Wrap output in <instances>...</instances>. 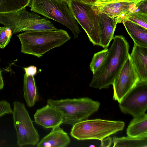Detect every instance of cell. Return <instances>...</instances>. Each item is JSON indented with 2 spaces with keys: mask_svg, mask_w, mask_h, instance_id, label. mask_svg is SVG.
<instances>
[{
  "mask_svg": "<svg viewBox=\"0 0 147 147\" xmlns=\"http://www.w3.org/2000/svg\"><path fill=\"white\" fill-rule=\"evenodd\" d=\"M99 30L100 46L107 48L113 39L117 23L116 19L103 13L97 14Z\"/></svg>",
  "mask_w": 147,
  "mask_h": 147,
  "instance_id": "4fadbf2b",
  "label": "cell"
},
{
  "mask_svg": "<svg viewBox=\"0 0 147 147\" xmlns=\"http://www.w3.org/2000/svg\"><path fill=\"white\" fill-rule=\"evenodd\" d=\"M51 131L37 144V147H64L68 145L70 139L67 133L58 126L52 128Z\"/></svg>",
  "mask_w": 147,
  "mask_h": 147,
  "instance_id": "9a60e30c",
  "label": "cell"
},
{
  "mask_svg": "<svg viewBox=\"0 0 147 147\" xmlns=\"http://www.w3.org/2000/svg\"><path fill=\"white\" fill-rule=\"evenodd\" d=\"M30 0H0V14L18 11L28 6Z\"/></svg>",
  "mask_w": 147,
  "mask_h": 147,
  "instance_id": "ffe728a7",
  "label": "cell"
},
{
  "mask_svg": "<svg viewBox=\"0 0 147 147\" xmlns=\"http://www.w3.org/2000/svg\"><path fill=\"white\" fill-rule=\"evenodd\" d=\"M123 113L133 117L145 113L147 109V82H140L119 103Z\"/></svg>",
  "mask_w": 147,
  "mask_h": 147,
  "instance_id": "30bf717a",
  "label": "cell"
},
{
  "mask_svg": "<svg viewBox=\"0 0 147 147\" xmlns=\"http://www.w3.org/2000/svg\"><path fill=\"white\" fill-rule=\"evenodd\" d=\"M129 56L141 81L147 82V47L134 43Z\"/></svg>",
  "mask_w": 147,
  "mask_h": 147,
  "instance_id": "5bb4252c",
  "label": "cell"
},
{
  "mask_svg": "<svg viewBox=\"0 0 147 147\" xmlns=\"http://www.w3.org/2000/svg\"><path fill=\"white\" fill-rule=\"evenodd\" d=\"M25 74L28 76H34L37 72V69L36 67L31 65L29 67L24 68Z\"/></svg>",
  "mask_w": 147,
  "mask_h": 147,
  "instance_id": "484cf974",
  "label": "cell"
},
{
  "mask_svg": "<svg viewBox=\"0 0 147 147\" xmlns=\"http://www.w3.org/2000/svg\"><path fill=\"white\" fill-rule=\"evenodd\" d=\"M121 0H96V2L94 3L97 4L109 3L113 2L120 1Z\"/></svg>",
  "mask_w": 147,
  "mask_h": 147,
  "instance_id": "83f0119b",
  "label": "cell"
},
{
  "mask_svg": "<svg viewBox=\"0 0 147 147\" xmlns=\"http://www.w3.org/2000/svg\"><path fill=\"white\" fill-rule=\"evenodd\" d=\"M35 122L44 128L55 127L63 123V118L61 113L47 104L37 109L34 116Z\"/></svg>",
  "mask_w": 147,
  "mask_h": 147,
  "instance_id": "7c38bea8",
  "label": "cell"
},
{
  "mask_svg": "<svg viewBox=\"0 0 147 147\" xmlns=\"http://www.w3.org/2000/svg\"><path fill=\"white\" fill-rule=\"evenodd\" d=\"M0 24L9 28L13 34L57 29L49 20L38 14L28 11L25 8L15 12L0 14Z\"/></svg>",
  "mask_w": 147,
  "mask_h": 147,
  "instance_id": "8992f818",
  "label": "cell"
},
{
  "mask_svg": "<svg viewBox=\"0 0 147 147\" xmlns=\"http://www.w3.org/2000/svg\"><path fill=\"white\" fill-rule=\"evenodd\" d=\"M4 83L1 73V71L0 67V89L3 88Z\"/></svg>",
  "mask_w": 147,
  "mask_h": 147,
  "instance_id": "f1b7e54d",
  "label": "cell"
},
{
  "mask_svg": "<svg viewBox=\"0 0 147 147\" xmlns=\"http://www.w3.org/2000/svg\"><path fill=\"white\" fill-rule=\"evenodd\" d=\"M83 2L88 3H94L96 0H79Z\"/></svg>",
  "mask_w": 147,
  "mask_h": 147,
  "instance_id": "f546056e",
  "label": "cell"
},
{
  "mask_svg": "<svg viewBox=\"0 0 147 147\" xmlns=\"http://www.w3.org/2000/svg\"><path fill=\"white\" fill-rule=\"evenodd\" d=\"M67 4L71 13L86 32L90 42L94 45L100 46L98 16L92 9L93 3L69 0Z\"/></svg>",
  "mask_w": 147,
  "mask_h": 147,
  "instance_id": "52a82bcc",
  "label": "cell"
},
{
  "mask_svg": "<svg viewBox=\"0 0 147 147\" xmlns=\"http://www.w3.org/2000/svg\"><path fill=\"white\" fill-rule=\"evenodd\" d=\"M28 6L33 12L65 26L71 31L75 39L78 37L81 31L67 2L58 0H30Z\"/></svg>",
  "mask_w": 147,
  "mask_h": 147,
  "instance_id": "277c9868",
  "label": "cell"
},
{
  "mask_svg": "<svg viewBox=\"0 0 147 147\" xmlns=\"http://www.w3.org/2000/svg\"><path fill=\"white\" fill-rule=\"evenodd\" d=\"M11 30L9 27H0V48H4L9 43L13 34Z\"/></svg>",
  "mask_w": 147,
  "mask_h": 147,
  "instance_id": "603a6c76",
  "label": "cell"
},
{
  "mask_svg": "<svg viewBox=\"0 0 147 147\" xmlns=\"http://www.w3.org/2000/svg\"><path fill=\"white\" fill-rule=\"evenodd\" d=\"M108 52V49L106 48L94 53L89 65L90 69L93 74L102 64Z\"/></svg>",
  "mask_w": 147,
  "mask_h": 147,
  "instance_id": "44dd1931",
  "label": "cell"
},
{
  "mask_svg": "<svg viewBox=\"0 0 147 147\" xmlns=\"http://www.w3.org/2000/svg\"><path fill=\"white\" fill-rule=\"evenodd\" d=\"M124 122L100 119L83 120L72 125L71 136L79 140L96 139L102 141L105 138L123 130Z\"/></svg>",
  "mask_w": 147,
  "mask_h": 147,
  "instance_id": "5b68a950",
  "label": "cell"
},
{
  "mask_svg": "<svg viewBox=\"0 0 147 147\" xmlns=\"http://www.w3.org/2000/svg\"><path fill=\"white\" fill-rule=\"evenodd\" d=\"M141 82L129 55L114 80L113 84V99L119 103L129 92Z\"/></svg>",
  "mask_w": 147,
  "mask_h": 147,
  "instance_id": "9c48e42d",
  "label": "cell"
},
{
  "mask_svg": "<svg viewBox=\"0 0 147 147\" xmlns=\"http://www.w3.org/2000/svg\"><path fill=\"white\" fill-rule=\"evenodd\" d=\"M47 104L62 114L63 124L73 125L98 111L100 103L88 97L59 100L49 99Z\"/></svg>",
  "mask_w": 147,
  "mask_h": 147,
  "instance_id": "3957f363",
  "label": "cell"
},
{
  "mask_svg": "<svg viewBox=\"0 0 147 147\" xmlns=\"http://www.w3.org/2000/svg\"><path fill=\"white\" fill-rule=\"evenodd\" d=\"M102 64L93 74L89 86L101 89L113 85L129 55V45L122 35H115Z\"/></svg>",
  "mask_w": 147,
  "mask_h": 147,
  "instance_id": "6da1fadb",
  "label": "cell"
},
{
  "mask_svg": "<svg viewBox=\"0 0 147 147\" xmlns=\"http://www.w3.org/2000/svg\"><path fill=\"white\" fill-rule=\"evenodd\" d=\"M141 1L121 0L100 4L93 3L92 8L97 14L104 13L112 18H115L117 23H119L122 22L126 14L137 11L136 4Z\"/></svg>",
  "mask_w": 147,
  "mask_h": 147,
  "instance_id": "8fae6325",
  "label": "cell"
},
{
  "mask_svg": "<svg viewBox=\"0 0 147 147\" xmlns=\"http://www.w3.org/2000/svg\"><path fill=\"white\" fill-rule=\"evenodd\" d=\"M13 109L10 104L7 101H0V117L7 114L12 113Z\"/></svg>",
  "mask_w": 147,
  "mask_h": 147,
  "instance_id": "cb8c5ba5",
  "label": "cell"
},
{
  "mask_svg": "<svg viewBox=\"0 0 147 147\" xmlns=\"http://www.w3.org/2000/svg\"><path fill=\"white\" fill-rule=\"evenodd\" d=\"M128 136L136 138L147 137V114L145 113L133 117L126 130Z\"/></svg>",
  "mask_w": 147,
  "mask_h": 147,
  "instance_id": "e0dca14e",
  "label": "cell"
},
{
  "mask_svg": "<svg viewBox=\"0 0 147 147\" xmlns=\"http://www.w3.org/2000/svg\"><path fill=\"white\" fill-rule=\"evenodd\" d=\"M121 1H138V0H121Z\"/></svg>",
  "mask_w": 147,
  "mask_h": 147,
  "instance_id": "1f68e13d",
  "label": "cell"
},
{
  "mask_svg": "<svg viewBox=\"0 0 147 147\" xmlns=\"http://www.w3.org/2000/svg\"><path fill=\"white\" fill-rule=\"evenodd\" d=\"M136 11L147 14V0H142L136 4Z\"/></svg>",
  "mask_w": 147,
  "mask_h": 147,
  "instance_id": "d4e9b609",
  "label": "cell"
},
{
  "mask_svg": "<svg viewBox=\"0 0 147 147\" xmlns=\"http://www.w3.org/2000/svg\"><path fill=\"white\" fill-rule=\"evenodd\" d=\"M12 114L18 146L36 144L39 140L40 136L24 104L14 101Z\"/></svg>",
  "mask_w": 147,
  "mask_h": 147,
  "instance_id": "ba28073f",
  "label": "cell"
},
{
  "mask_svg": "<svg viewBox=\"0 0 147 147\" xmlns=\"http://www.w3.org/2000/svg\"><path fill=\"white\" fill-rule=\"evenodd\" d=\"M60 1H64V2H65L67 3V2L69 0H58Z\"/></svg>",
  "mask_w": 147,
  "mask_h": 147,
  "instance_id": "4dcf8cb0",
  "label": "cell"
},
{
  "mask_svg": "<svg viewBox=\"0 0 147 147\" xmlns=\"http://www.w3.org/2000/svg\"><path fill=\"white\" fill-rule=\"evenodd\" d=\"M122 22L134 43L147 47V29L127 20H123Z\"/></svg>",
  "mask_w": 147,
  "mask_h": 147,
  "instance_id": "2e32d148",
  "label": "cell"
},
{
  "mask_svg": "<svg viewBox=\"0 0 147 147\" xmlns=\"http://www.w3.org/2000/svg\"><path fill=\"white\" fill-rule=\"evenodd\" d=\"M124 20H130L147 29V14L139 11L130 12L125 16Z\"/></svg>",
  "mask_w": 147,
  "mask_h": 147,
  "instance_id": "7402d4cb",
  "label": "cell"
},
{
  "mask_svg": "<svg viewBox=\"0 0 147 147\" xmlns=\"http://www.w3.org/2000/svg\"><path fill=\"white\" fill-rule=\"evenodd\" d=\"M24 97L28 107L33 106L38 100L34 76L24 75Z\"/></svg>",
  "mask_w": 147,
  "mask_h": 147,
  "instance_id": "ac0fdd59",
  "label": "cell"
},
{
  "mask_svg": "<svg viewBox=\"0 0 147 147\" xmlns=\"http://www.w3.org/2000/svg\"><path fill=\"white\" fill-rule=\"evenodd\" d=\"M17 36L21 43V51L39 58L71 39L67 32L61 29L26 31Z\"/></svg>",
  "mask_w": 147,
  "mask_h": 147,
  "instance_id": "7a4b0ae2",
  "label": "cell"
},
{
  "mask_svg": "<svg viewBox=\"0 0 147 147\" xmlns=\"http://www.w3.org/2000/svg\"><path fill=\"white\" fill-rule=\"evenodd\" d=\"M113 147H147V137L136 138L127 137L113 138Z\"/></svg>",
  "mask_w": 147,
  "mask_h": 147,
  "instance_id": "d6986e66",
  "label": "cell"
},
{
  "mask_svg": "<svg viewBox=\"0 0 147 147\" xmlns=\"http://www.w3.org/2000/svg\"><path fill=\"white\" fill-rule=\"evenodd\" d=\"M101 141L100 147H109L113 142V139L109 136L104 139Z\"/></svg>",
  "mask_w": 147,
  "mask_h": 147,
  "instance_id": "4316f807",
  "label": "cell"
}]
</instances>
